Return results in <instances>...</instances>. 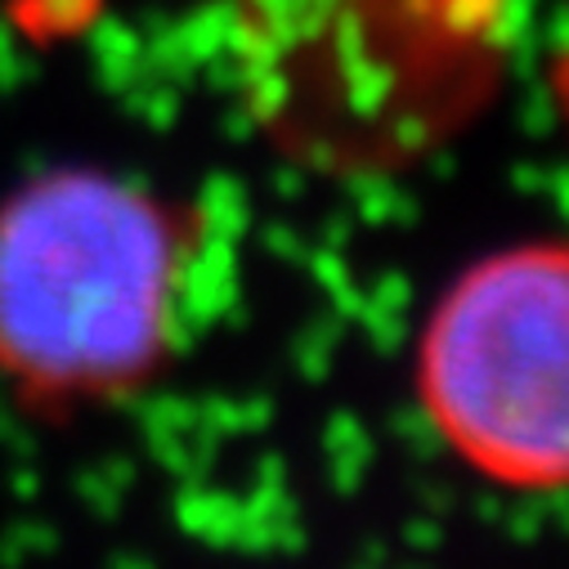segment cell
<instances>
[{
	"label": "cell",
	"mask_w": 569,
	"mask_h": 569,
	"mask_svg": "<svg viewBox=\"0 0 569 569\" xmlns=\"http://www.w3.org/2000/svg\"><path fill=\"white\" fill-rule=\"evenodd\" d=\"M516 0H224L238 103L310 176L431 162L498 99Z\"/></svg>",
	"instance_id": "obj_1"
},
{
	"label": "cell",
	"mask_w": 569,
	"mask_h": 569,
	"mask_svg": "<svg viewBox=\"0 0 569 569\" xmlns=\"http://www.w3.org/2000/svg\"><path fill=\"white\" fill-rule=\"evenodd\" d=\"M198 216L149 184L59 167L0 202V386L68 421L144 390L176 341Z\"/></svg>",
	"instance_id": "obj_2"
},
{
	"label": "cell",
	"mask_w": 569,
	"mask_h": 569,
	"mask_svg": "<svg viewBox=\"0 0 569 569\" xmlns=\"http://www.w3.org/2000/svg\"><path fill=\"white\" fill-rule=\"evenodd\" d=\"M417 403L480 480L569 489V238L516 242L449 282L417 337Z\"/></svg>",
	"instance_id": "obj_3"
},
{
	"label": "cell",
	"mask_w": 569,
	"mask_h": 569,
	"mask_svg": "<svg viewBox=\"0 0 569 569\" xmlns=\"http://www.w3.org/2000/svg\"><path fill=\"white\" fill-rule=\"evenodd\" d=\"M547 86H551L556 117L565 121V134H569V10H565V23H560V37H556V50L547 59Z\"/></svg>",
	"instance_id": "obj_4"
}]
</instances>
